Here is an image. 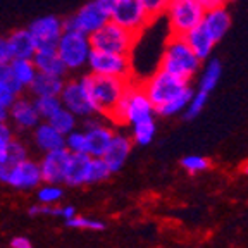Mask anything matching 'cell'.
<instances>
[{
    "label": "cell",
    "instance_id": "obj_1",
    "mask_svg": "<svg viewBox=\"0 0 248 248\" xmlns=\"http://www.w3.org/2000/svg\"><path fill=\"white\" fill-rule=\"evenodd\" d=\"M108 119L116 124H129V126L141 121L155 119V107L145 95L141 83L136 81L135 78L128 81L117 105L108 114Z\"/></svg>",
    "mask_w": 248,
    "mask_h": 248
},
{
    "label": "cell",
    "instance_id": "obj_2",
    "mask_svg": "<svg viewBox=\"0 0 248 248\" xmlns=\"http://www.w3.org/2000/svg\"><path fill=\"white\" fill-rule=\"evenodd\" d=\"M159 69L191 83L193 78L200 73L202 61L193 54L190 45L186 43L185 36L169 35V40L164 46L162 57H160Z\"/></svg>",
    "mask_w": 248,
    "mask_h": 248
},
{
    "label": "cell",
    "instance_id": "obj_3",
    "mask_svg": "<svg viewBox=\"0 0 248 248\" xmlns=\"http://www.w3.org/2000/svg\"><path fill=\"white\" fill-rule=\"evenodd\" d=\"M81 79L86 85V88H88L90 97H92L93 104L97 107V112L105 117H108V114L114 110V107L117 105L124 88H126V85L129 81V79H121V78L114 76H100V74L92 73L81 74Z\"/></svg>",
    "mask_w": 248,
    "mask_h": 248
},
{
    "label": "cell",
    "instance_id": "obj_4",
    "mask_svg": "<svg viewBox=\"0 0 248 248\" xmlns=\"http://www.w3.org/2000/svg\"><path fill=\"white\" fill-rule=\"evenodd\" d=\"M55 48H57V54L62 64L66 66L67 73H79V71L86 69L90 54L93 50L90 36L73 30L62 31Z\"/></svg>",
    "mask_w": 248,
    "mask_h": 248
},
{
    "label": "cell",
    "instance_id": "obj_5",
    "mask_svg": "<svg viewBox=\"0 0 248 248\" xmlns=\"http://www.w3.org/2000/svg\"><path fill=\"white\" fill-rule=\"evenodd\" d=\"M138 38V35H135L126 28L119 26L117 23L108 19L100 30H97L93 35H90V43H92L93 50L131 55Z\"/></svg>",
    "mask_w": 248,
    "mask_h": 248
},
{
    "label": "cell",
    "instance_id": "obj_6",
    "mask_svg": "<svg viewBox=\"0 0 248 248\" xmlns=\"http://www.w3.org/2000/svg\"><path fill=\"white\" fill-rule=\"evenodd\" d=\"M188 86H191V83L185 81L181 78L172 76V74L166 73L162 69H157L154 74H150L141 83V88H143L145 95H147L148 100L152 102V105L155 108L167 104V102L172 100L174 97H178L179 93L185 92Z\"/></svg>",
    "mask_w": 248,
    "mask_h": 248
},
{
    "label": "cell",
    "instance_id": "obj_7",
    "mask_svg": "<svg viewBox=\"0 0 248 248\" xmlns=\"http://www.w3.org/2000/svg\"><path fill=\"white\" fill-rule=\"evenodd\" d=\"M203 12L205 9L198 0H169L164 16L167 17L170 35L185 36L202 23Z\"/></svg>",
    "mask_w": 248,
    "mask_h": 248
},
{
    "label": "cell",
    "instance_id": "obj_8",
    "mask_svg": "<svg viewBox=\"0 0 248 248\" xmlns=\"http://www.w3.org/2000/svg\"><path fill=\"white\" fill-rule=\"evenodd\" d=\"M110 21L140 36L154 23V17L148 14L141 0H117L110 11Z\"/></svg>",
    "mask_w": 248,
    "mask_h": 248
},
{
    "label": "cell",
    "instance_id": "obj_9",
    "mask_svg": "<svg viewBox=\"0 0 248 248\" xmlns=\"http://www.w3.org/2000/svg\"><path fill=\"white\" fill-rule=\"evenodd\" d=\"M86 69H88V73L100 74V76H114V78H121V79H133L131 55L92 50L88 64H86Z\"/></svg>",
    "mask_w": 248,
    "mask_h": 248
},
{
    "label": "cell",
    "instance_id": "obj_10",
    "mask_svg": "<svg viewBox=\"0 0 248 248\" xmlns=\"http://www.w3.org/2000/svg\"><path fill=\"white\" fill-rule=\"evenodd\" d=\"M59 98H61L62 107H66L76 117H83L85 119V117L98 114L81 76L74 78V79H66Z\"/></svg>",
    "mask_w": 248,
    "mask_h": 248
},
{
    "label": "cell",
    "instance_id": "obj_11",
    "mask_svg": "<svg viewBox=\"0 0 248 248\" xmlns=\"http://www.w3.org/2000/svg\"><path fill=\"white\" fill-rule=\"evenodd\" d=\"M108 19H110L108 12H105L98 5L97 0H92V2L83 4L76 12L67 16L66 19H64V30L79 31L83 35L90 36L97 30H100Z\"/></svg>",
    "mask_w": 248,
    "mask_h": 248
},
{
    "label": "cell",
    "instance_id": "obj_12",
    "mask_svg": "<svg viewBox=\"0 0 248 248\" xmlns=\"http://www.w3.org/2000/svg\"><path fill=\"white\" fill-rule=\"evenodd\" d=\"M83 126H85L88 155H92V157H102L104 152L107 150L110 140H112L114 129L97 116L85 117V124Z\"/></svg>",
    "mask_w": 248,
    "mask_h": 248
},
{
    "label": "cell",
    "instance_id": "obj_13",
    "mask_svg": "<svg viewBox=\"0 0 248 248\" xmlns=\"http://www.w3.org/2000/svg\"><path fill=\"white\" fill-rule=\"evenodd\" d=\"M38 46H55L64 31V19L59 16H42L28 24Z\"/></svg>",
    "mask_w": 248,
    "mask_h": 248
},
{
    "label": "cell",
    "instance_id": "obj_14",
    "mask_svg": "<svg viewBox=\"0 0 248 248\" xmlns=\"http://www.w3.org/2000/svg\"><path fill=\"white\" fill-rule=\"evenodd\" d=\"M42 172H40L38 162L30 159H24L21 162L14 164L9 169L7 181L5 185L12 186L16 190H33L36 186L42 185Z\"/></svg>",
    "mask_w": 248,
    "mask_h": 248
},
{
    "label": "cell",
    "instance_id": "obj_15",
    "mask_svg": "<svg viewBox=\"0 0 248 248\" xmlns=\"http://www.w3.org/2000/svg\"><path fill=\"white\" fill-rule=\"evenodd\" d=\"M69 155H71V152H67L66 148L45 152L42 160L38 162L40 172H42V181L61 185V183L64 181V172H66Z\"/></svg>",
    "mask_w": 248,
    "mask_h": 248
},
{
    "label": "cell",
    "instance_id": "obj_16",
    "mask_svg": "<svg viewBox=\"0 0 248 248\" xmlns=\"http://www.w3.org/2000/svg\"><path fill=\"white\" fill-rule=\"evenodd\" d=\"M9 119L21 131H33L38 126L40 121H42L38 112H36L33 100H30L26 97H21V95L9 107Z\"/></svg>",
    "mask_w": 248,
    "mask_h": 248
},
{
    "label": "cell",
    "instance_id": "obj_17",
    "mask_svg": "<svg viewBox=\"0 0 248 248\" xmlns=\"http://www.w3.org/2000/svg\"><path fill=\"white\" fill-rule=\"evenodd\" d=\"M131 148H133L131 138H128V136L123 135V133H114L107 150H105L104 155H102V159L107 162L108 169H110L112 174L114 172H119V170L124 167L129 154H131Z\"/></svg>",
    "mask_w": 248,
    "mask_h": 248
},
{
    "label": "cell",
    "instance_id": "obj_18",
    "mask_svg": "<svg viewBox=\"0 0 248 248\" xmlns=\"http://www.w3.org/2000/svg\"><path fill=\"white\" fill-rule=\"evenodd\" d=\"M200 24L209 31V35L212 36L216 42H221L226 33L229 31V28H231V14H229L226 5L214 7V9H205Z\"/></svg>",
    "mask_w": 248,
    "mask_h": 248
},
{
    "label": "cell",
    "instance_id": "obj_19",
    "mask_svg": "<svg viewBox=\"0 0 248 248\" xmlns=\"http://www.w3.org/2000/svg\"><path fill=\"white\" fill-rule=\"evenodd\" d=\"M31 61H33V64H35L38 73L66 78L67 69H66V66L62 64L55 46H38Z\"/></svg>",
    "mask_w": 248,
    "mask_h": 248
},
{
    "label": "cell",
    "instance_id": "obj_20",
    "mask_svg": "<svg viewBox=\"0 0 248 248\" xmlns=\"http://www.w3.org/2000/svg\"><path fill=\"white\" fill-rule=\"evenodd\" d=\"M7 43L9 48H11L12 59H33L36 48H38L35 38H33L28 28L12 30L7 35Z\"/></svg>",
    "mask_w": 248,
    "mask_h": 248
},
{
    "label": "cell",
    "instance_id": "obj_21",
    "mask_svg": "<svg viewBox=\"0 0 248 248\" xmlns=\"http://www.w3.org/2000/svg\"><path fill=\"white\" fill-rule=\"evenodd\" d=\"M92 164V155L88 154H71L67 160L66 172H64V185L67 186H83L86 185Z\"/></svg>",
    "mask_w": 248,
    "mask_h": 248
},
{
    "label": "cell",
    "instance_id": "obj_22",
    "mask_svg": "<svg viewBox=\"0 0 248 248\" xmlns=\"http://www.w3.org/2000/svg\"><path fill=\"white\" fill-rule=\"evenodd\" d=\"M33 141H35L36 148L43 154L64 148V135L59 133L46 121H40L38 126L33 129Z\"/></svg>",
    "mask_w": 248,
    "mask_h": 248
},
{
    "label": "cell",
    "instance_id": "obj_23",
    "mask_svg": "<svg viewBox=\"0 0 248 248\" xmlns=\"http://www.w3.org/2000/svg\"><path fill=\"white\" fill-rule=\"evenodd\" d=\"M185 40H186V43L190 45L191 50H193V54L197 55L202 62L207 61V59L212 55L214 46H216V43H217L202 24H198L193 30L188 31L185 35Z\"/></svg>",
    "mask_w": 248,
    "mask_h": 248
},
{
    "label": "cell",
    "instance_id": "obj_24",
    "mask_svg": "<svg viewBox=\"0 0 248 248\" xmlns=\"http://www.w3.org/2000/svg\"><path fill=\"white\" fill-rule=\"evenodd\" d=\"M64 83H66L64 76L38 73L35 79L31 81V85L28 86V90L33 97H59L62 88H64Z\"/></svg>",
    "mask_w": 248,
    "mask_h": 248
},
{
    "label": "cell",
    "instance_id": "obj_25",
    "mask_svg": "<svg viewBox=\"0 0 248 248\" xmlns=\"http://www.w3.org/2000/svg\"><path fill=\"white\" fill-rule=\"evenodd\" d=\"M9 66H11V71L16 79H17V83H19L24 90H28V86L31 85V81H33L35 76L38 74V71H36L35 64H33L31 59H12V61L9 62Z\"/></svg>",
    "mask_w": 248,
    "mask_h": 248
},
{
    "label": "cell",
    "instance_id": "obj_26",
    "mask_svg": "<svg viewBox=\"0 0 248 248\" xmlns=\"http://www.w3.org/2000/svg\"><path fill=\"white\" fill-rule=\"evenodd\" d=\"M221 73H222V64L219 59H212L209 57L207 59V64L202 71V76H200V83H198V90L202 92H207L210 95L214 88L217 86L219 79H221Z\"/></svg>",
    "mask_w": 248,
    "mask_h": 248
},
{
    "label": "cell",
    "instance_id": "obj_27",
    "mask_svg": "<svg viewBox=\"0 0 248 248\" xmlns=\"http://www.w3.org/2000/svg\"><path fill=\"white\" fill-rule=\"evenodd\" d=\"M193 93H195V90L191 88V86H188L185 92L179 93L178 97H174L172 100L167 102V104L155 108V114H159V116H162V117H169V116H176V114L183 112L186 108V105H188V102L193 97Z\"/></svg>",
    "mask_w": 248,
    "mask_h": 248
},
{
    "label": "cell",
    "instance_id": "obj_28",
    "mask_svg": "<svg viewBox=\"0 0 248 248\" xmlns=\"http://www.w3.org/2000/svg\"><path fill=\"white\" fill-rule=\"evenodd\" d=\"M131 141L140 147H147L154 141L155 133H157V126H155V119L141 121L131 126Z\"/></svg>",
    "mask_w": 248,
    "mask_h": 248
},
{
    "label": "cell",
    "instance_id": "obj_29",
    "mask_svg": "<svg viewBox=\"0 0 248 248\" xmlns=\"http://www.w3.org/2000/svg\"><path fill=\"white\" fill-rule=\"evenodd\" d=\"M46 123L50 124V126H54L59 133H62V135L66 136L67 133H71L73 129H76L78 117L74 116L73 112H69L66 107H61L57 112L50 117V119H46Z\"/></svg>",
    "mask_w": 248,
    "mask_h": 248
},
{
    "label": "cell",
    "instance_id": "obj_30",
    "mask_svg": "<svg viewBox=\"0 0 248 248\" xmlns=\"http://www.w3.org/2000/svg\"><path fill=\"white\" fill-rule=\"evenodd\" d=\"M33 104H35L36 112H38L42 121L50 119L59 108L62 107L59 97H33Z\"/></svg>",
    "mask_w": 248,
    "mask_h": 248
},
{
    "label": "cell",
    "instance_id": "obj_31",
    "mask_svg": "<svg viewBox=\"0 0 248 248\" xmlns=\"http://www.w3.org/2000/svg\"><path fill=\"white\" fill-rule=\"evenodd\" d=\"M28 159V148L24 143L17 141V140L12 138L9 141L7 148H5L2 159H0V164H7V166H14V164L21 162V160Z\"/></svg>",
    "mask_w": 248,
    "mask_h": 248
},
{
    "label": "cell",
    "instance_id": "obj_32",
    "mask_svg": "<svg viewBox=\"0 0 248 248\" xmlns=\"http://www.w3.org/2000/svg\"><path fill=\"white\" fill-rule=\"evenodd\" d=\"M110 169H108L107 162L102 157H92V164H90V172L86 185H93V183H102L107 181L110 178Z\"/></svg>",
    "mask_w": 248,
    "mask_h": 248
},
{
    "label": "cell",
    "instance_id": "obj_33",
    "mask_svg": "<svg viewBox=\"0 0 248 248\" xmlns=\"http://www.w3.org/2000/svg\"><path fill=\"white\" fill-rule=\"evenodd\" d=\"M64 197V190L61 185H54V183H45L38 188L36 191V198L38 203H45V205H54L61 198Z\"/></svg>",
    "mask_w": 248,
    "mask_h": 248
},
{
    "label": "cell",
    "instance_id": "obj_34",
    "mask_svg": "<svg viewBox=\"0 0 248 248\" xmlns=\"http://www.w3.org/2000/svg\"><path fill=\"white\" fill-rule=\"evenodd\" d=\"M64 148H66L67 152H71V154H88L85 131L73 129L71 133H67V135L64 136Z\"/></svg>",
    "mask_w": 248,
    "mask_h": 248
},
{
    "label": "cell",
    "instance_id": "obj_35",
    "mask_svg": "<svg viewBox=\"0 0 248 248\" xmlns=\"http://www.w3.org/2000/svg\"><path fill=\"white\" fill-rule=\"evenodd\" d=\"M207 100H209V93L202 92V90H197V92L193 93L191 100L188 102V105H186V108H185V119H188V121L195 119V117L203 110Z\"/></svg>",
    "mask_w": 248,
    "mask_h": 248
},
{
    "label": "cell",
    "instance_id": "obj_36",
    "mask_svg": "<svg viewBox=\"0 0 248 248\" xmlns=\"http://www.w3.org/2000/svg\"><path fill=\"white\" fill-rule=\"evenodd\" d=\"M181 166L190 174H197V172H203V170L209 169L210 162L203 155H186L181 159Z\"/></svg>",
    "mask_w": 248,
    "mask_h": 248
},
{
    "label": "cell",
    "instance_id": "obj_37",
    "mask_svg": "<svg viewBox=\"0 0 248 248\" xmlns=\"http://www.w3.org/2000/svg\"><path fill=\"white\" fill-rule=\"evenodd\" d=\"M64 222H66V226L74 229H88V231H104L105 229V222L97 221V219H88V217H81V216H74Z\"/></svg>",
    "mask_w": 248,
    "mask_h": 248
},
{
    "label": "cell",
    "instance_id": "obj_38",
    "mask_svg": "<svg viewBox=\"0 0 248 248\" xmlns=\"http://www.w3.org/2000/svg\"><path fill=\"white\" fill-rule=\"evenodd\" d=\"M0 79L5 83V85L9 86V88L12 90V92L16 93V95H21V93L24 92L23 86L17 83V79L14 78V74H12L11 71V66L9 64H4V66H0Z\"/></svg>",
    "mask_w": 248,
    "mask_h": 248
},
{
    "label": "cell",
    "instance_id": "obj_39",
    "mask_svg": "<svg viewBox=\"0 0 248 248\" xmlns=\"http://www.w3.org/2000/svg\"><path fill=\"white\" fill-rule=\"evenodd\" d=\"M141 2L145 4L148 14H150L154 19L164 16V12H166V9H167V4H169V0H141Z\"/></svg>",
    "mask_w": 248,
    "mask_h": 248
},
{
    "label": "cell",
    "instance_id": "obj_40",
    "mask_svg": "<svg viewBox=\"0 0 248 248\" xmlns=\"http://www.w3.org/2000/svg\"><path fill=\"white\" fill-rule=\"evenodd\" d=\"M30 216H33V217H38V216L61 217V207H54V205H45V203H38V205L30 207Z\"/></svg>",
    "mask_w": 248,
    "mask_h": 248
},
{
    "label": "cell",
    "instance_id": "obj_41",
    "mask_svg": "<svg viewBox=\"0 0 248 248\" xmlns=\"http://www.w3.org/2000/svg\"><path fill=\"white\" fill-rule=\"evenodd\" d=\"M17 97H19V95H16V93L12 92L2 79H0V105H4V107L9 108L12 105V102H14Z\"/></svg>",
    "mask_w": 248,
    "mask_h": 248
},
{
    "label": "cell",
    "instance_id": "obj_42",
    "mask_svg": "<svg viewBox=\"0 0 248 248\" xmlns=\"http://www.w3.org/2000/svg\"><path fill=\"white\" fill-rule=\"evenodd\" d=\"M14 138L12 135V129L9 128L7 123H0V159H2V155H4L5 148H7L9 141Z\"/></svg>",
    "mask_w": 248,
    "mask_h": 248
},
{
    "label": "cell",
    "instance_id": "obj_43",
    "mask_svg": "<svg viewBox=\"0 0 248 248\" xmlns=\"http://www.w3.org/2000/svg\"><path fill=\"white\" fill-rule=\"evenodd\" d=\"M11 61H12V55H11V48H9V43H7V36L0 35V66L9 64Z\"/></svg>",
    "mask_w": 248,
    "mask_h": 248
},
{
    "label": "cell",
    "instance_id": "obj_44",
    "mask_svg": "<svg viewBox=\"0 0 248 248\" xmlns=\"http://www.w3.org/2000/svg\"><path fill=\"white\" fill-rule=\"evenodd\" d=\"M11 248H33V243L26 236H16L11 240Z\"/></svg>",
    "mask_w": 248,
    "mask_h": 248
},
{
    "label": "cell",
    "instance_id": "obj_45",
    "mask_svg": "<svg viewBox=\"0 0 248 248\" xmlns=\"http://www.w3.org/2000/svg\"><path fill=\"white\" fill-rule=\"evenodd\" d=\"M203 9H214V7H221V5H226L229 0H198Z\"/></svg>",
    "mask_w": 248,
    "mask_h": 248
},
{
    "label": "cell",
    "instance_id": "obj_46",
    "mask_svg": "<svg viewBox=\"0 0 248 248\" xmlns=\"http://www.w3.org/2000/svg\"><path fill=\"white\" fill-rule=\"evenodd\" d=\"M74 216H76V209H74L73 205L61 207V219L67 221V219H71V217H74Z\"/></svg>",
    "mask_w": 248,
    "mask_h": 248
},
{
    "label": "cell",
    "instance_id": "obj_47",
    "mask_svg": "<svg viewBox=\"0 0 248 248\" xmlns=\"http://www.w3.org/2000/svg\"><path fill=\"white\" fill-rule=\"evenodd\" d=\"M97 2L105 12H108V16H110V11L114 9V5L117 4V0H97Z\"/></svg>",
    "mask_w": 248,
    "mask_h": 248
},
{
    "label": "cell",
    "instance_id": "obj_48",
    "mask_svg": "<svg viewBox=\"0 0 248 248\" xmlns=\"http://www.w3.org/2000/svg\"><path fill=\"white\" fill-rule=\"evenodd\" d=\"M9 121V108L0 105V123H7Z\"/></svg>",
    "mask_w": 248,
    "mask_h": 248
},
{
    "label": "cell",
    "instance_id": "obj_49",
    "mask_svg": "<svg viewBox=\"0 0 248 248\" xmlns=\"http://www.w3.org/2000/svg\"><path fill=\"white\" fill-rule=\"evenodd\" d=\"M243 170H245V174H248V164L245 166V169H243Z\"/></svg>",
    "mask_w": 248,
    "mask_h": 248
}]
</instances>
